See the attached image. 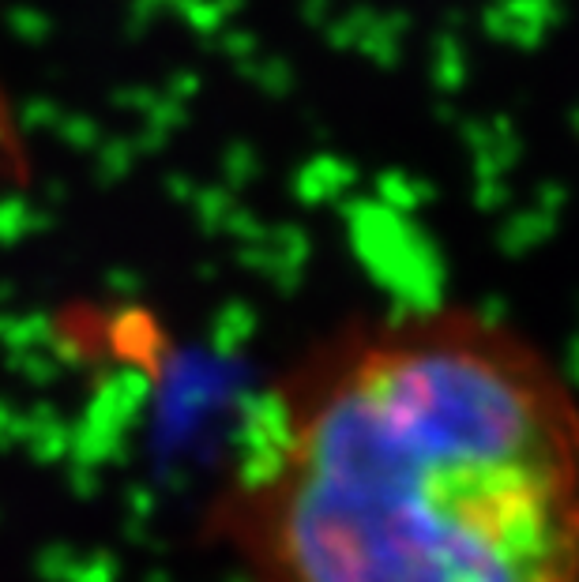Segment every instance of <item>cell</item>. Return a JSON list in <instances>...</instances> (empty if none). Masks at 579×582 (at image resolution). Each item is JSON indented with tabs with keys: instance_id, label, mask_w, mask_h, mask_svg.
Instances as JSON below:
<instances>
[{
	"instance_id": "cell-2",
	"label": "cell",
	"mask_w": 579,
	"mask_h": 582,
	"mask_svg": "<svg viewBox=\"0 0 579 582\" xmlns=\"http://www.w3.org/2000/svg\"><path fill=\"white\" fill-rule=\"evenodd\" d=\"M16 173H23V143H19L12 106L0 91V184L8 177H16Z\"/></svg>"
},
{
	"instance_id": "cell-1",
	"label": "cell",
	"mask_w": 579,
	"mask_h": 582,
	"mask_svg": "<svg viewBox=\"0 0 579 582\" xmlns=\"http://www.w3.org/2000/svg\"><path fill=\"white\" fill-rule=\"evenodd\" d=\"M211 515L249 582H579V395L474 308L365 316L252 402Z\"/></svg>"
}]
</instances>
